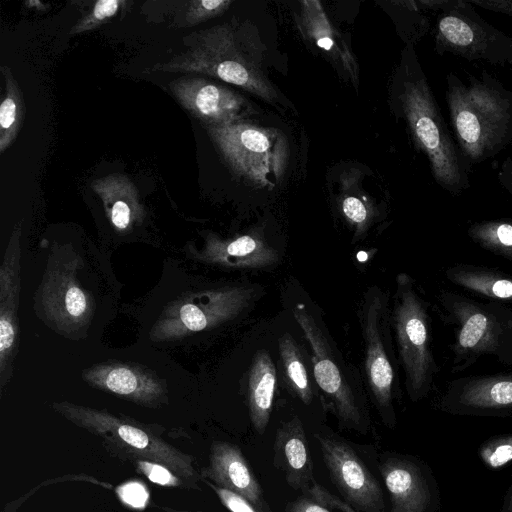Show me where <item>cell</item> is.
<instances>
[{
    "label": "cell",
    "mask_w": 512,
    "mask_h": 512,
    "mask_svg": "<svg viewBox=\"0 0 512 512\" xmlns=\"http://www.w3.org/2000/svg\"><path fill=\"white\" fill-rule=\"evenodd\" d=\"M445 100L455 141L472 166L498 155L512 142V92L486 71L446 77Z\"/></svg>",
    "instance_id": "obj_1"
},
{
    "label": "cell",
    "mask_w": 512,
    "mask_h": 512,
    "mask_svg": "<svg viewBox=\"0 0 512 512\" xmlns=\"http://www.w3.org/2000/svg\"><path fill=\"white\" fill-rule=\"evenodd\" d=\"M436 311L452 334L450 372L461 373L483 357L512 367V308L442 289Z\"/></svg>",
    "instance_id": "obj_2"
},
{
    "label": "cell",
    "mask_w": 512,
    "mask_h": 512,
    "mask_svg": "<svg viewBox=\"0 0 512 512\" xmlns=\"http://www.w3.org/2000/svg\"><path fill=\"white\" fill-rule=\"evenodd\" d=\"M264 52L254 27L235 21L203 31L184 60L171 65L208 74L276 103L279 95L265 71Z\"/></svg>",
    "instance_id": "obj_3"
},
{
    "label": "cell",
    "mask_w": 512,
    "mask_h": 512,
    "mask_svg": "<svg viewBox=\"0 0 512 512\" xmlns=\"http://www.w3.org/2000/svg\"><path fill=\"white\" fill-rule=\"evenodd\" d=\"M398 100L416 147L429 161L437 184L453 196L470 187L471 165L462 155L437 105L425 75L416 64L406 67Z\"/></svg>",
    "instance_id": "obj_4"
},
{
    "label": "cell",
    "mask_w": 512,
    "mask_h": 512,
    "mask_svg": "<svg viewBox=\"0 0 512 512\" xmlns=\"http://www.w3.org/2000/svg\"><path fill=\"white\" fill-rule=\"evenodd\" d=\"M53 410L74 425L98 436L111 454L129 461L148 460L162 464L198 488L202 479L194 458L162 439L150 426L104 409L68 401L54 402Z\"/></svg>",
    "instance_id": "obj_5"
},
{
    "label": "cell",
    "mask_w": 512,
    "mask_h": 512,
    "mask_svg": "<svg viewBox=\"0 0 512 512\" xmlns=\"http://www.w3.org/2000/svg\"><path fill=\"white\" fill-rule=\"evenodd\" d=\"M390 323L405 375L406 390L416 401L432 389L439 366L433 352L429 303L420 295L415 280L407 273L397 275Z\"/></svg>",
    "instance_id": "obj_6"
},
{
    "label": "cell",
    "mask_w": 512,
    "mask_h": 512,
    "mask_svg": "<svg viewBox=\"0 0 512 512\" xmlns=\"http://www.w3.org/2000/svg\"><path fill=\"white\" fill-rule=\"evenodd\" d=\"M207 130L234 174L249 184L271 189L283 177L289 148L279 130L244 121L207 125Z\"/></svg>",
    "instance_id": "obj_7"
},
{
    "label": "cell",
    "mask_w": 512,
    "mask_h": 512,
    "mask_svg": "<svg viewBox=\"0 0 512 512\" xmlns=\"http://www.w3.org/2000/svg\"><path fill=\"white\" fill-rule=\"evenodd\" d=\"M293 315L310 345L313 375L328 407L342 426L364 433L368 427L367 416L359 398L358 383L348 365L304 304H296Z\"/></svg>",
    "instance_id": "obj_8"
},
{
    "label": "cell",
    "mask_w": 512,
    "mask_h": 512,
    "mask_svg": "<svg viewBox=\"0 0 512 512\" xmlns=\"http://www.w3.org/2000/svg\"><path fill=\"white\" fill-rule=\"evenodd\" d=\"M358 318L364 341L366 382L383 421L391 425L399 380L390 332L389 295L377 286L369 287L360 304Z\"/></svg>",
    "instance_id": "obj_9"
},
{
    "label": "cell",
    "mask_w": 512,
    "mask_h": 512,
    "mask_svg": "<svg viewBox=\"0 0 512 512\" xmlns=\"http://www.w3.org/2000/svg\"><path fill=\"white\" fill-rule=\"evenodd\" d=\"M435 51L512 67V36L486 21L469 0H449L437 14Z\"/></svg>",
    "instance_id": "obj_10"
},
{
    "label": "cell",
    "mask_w": 512,
    "mask_h": 512,
    "mask_svg": "<svg viewBox=\"0 0 512 512\" xmlns=\"http://www.w3.org/2000/svg\"><path fill=\"white\" fill-rule=\"evenodd\" d=\"M251 286L228 285L188 293L170 303L150 332L153 341H171L214 328L238 316L249 306Z\"/></svg>",
    "instance_id": "obj_11"
},
{
    "label": "cell",
    "mask_w": 512,
    "mask_h": 512,
    "mask_svg": "<svg viewBox=\"0 0 512 512\" xmlns=\"http://www.w3.org/2000/svg\"><path fill=\"white\" fill-rule=\"evenodd\" d=\"M332 482L357 512H384V497L377 479L352 447L342 439L317 435Z\"/></svg>",
    "instance_id": "obj_12"
},
{
    "label": "cell",
    "mask_w": 512,
    "mask_h": 512,
    "mask_svg": "<svg viewBox=\"0 0 512 512\" xmlns=\"http://www.w3.org/2000/svg\"><path fill=\"white\" fill-rule=\"evenodd\" d=\"M170 87L182 106L207 125L244 121L254 113L242 95L203 78H179Z\"/></svg>",
    "instance_id": "obj_13"
},
{
    "label": "cell",
    "mask_w": 512,
    "mask_h": 512,
    "mask_svg": "<svg viewBox=\"0 0 512 512\" xmlns=\"http://www.w3.org/2000/svg\"><path fill=\"white\" fill-rule=\"evenodd\" d=\"M83 379L92 387L141 406L159 407L165 400V386L152 372L124 362H106L85 369Z\"/></svg>",
    "instance_id": "obj_14"
},
{
    "label": "cell",
    "mask_w": 512,
    "mask_h": 512,
    "mask_svg": "<svg viewBox=\"0 0 512 512\" xmlns=\"http://www.w3.org/2000/svg\"><path fill=\"white\" fill-rule=\"evenodd\" d=\"M41 305L49 320L65 331L89 322L93 301L69 265L50 269L42 283Z\"/></svg>",
    "instance_id": "obj_15"
},
{
    "label": "cell",
    "mask_w": 512,
    "mask_h": 512,
    "mask_svg": "<svg viewBox=\"0 0 512 512\" xmlns=\"http://www.w3.org/2000/svg\"><path fill=\"white\" fill-rule=\"evenodd\" d=\"M201 477L218 487L239 494L261 512H272L264 499L260 484L236 445L223 441L213 442L208 465L202 469Z\"/></svg>",
    "instance_id": "obj_16"
},
{
    "label": "cell",
    "mask_w": 512,
    "mask_h": 512,
    "mask_svg": "<svg viewBox=\"0 0 512 512\" xmlns=\"http://www.w3.org/2000/svg\"><path fill=\"white\" fill-rule=\"evenodd\" d=\"M446 384L442 403L448 409L496 411L512 408V373L468 375Z\"/></svg>",
    "instance_id": "obj_17"
},
{
    "label": "cell",
    "mask_w": 512,
    "mask_h": 512,
    "mask_svg": "<svg viewBox=\"0 0 512 512\" xmlns=\"http://www.w3.org/2000/svg\"><path fill=\"white\" fill-rule=\"evenodd\" d=\"M206 263L229 269H264L276 265L278 251L257 234H243L221 238L215 234L206 237L203 248L195 252Z\"/></svg>",
    "instance_id": "obj_18"
},
{
    "label": "cell",
    "mask_w": 512,
    "mask_h": 512,
    "mask_svg": "<svg viewBox=\"0 0 512 512\" xmlns=\"http://www.w3.org/2000/svg\"><path fill=\"white\" fill-rule=\"evenodd\" d=\"M20 227H15L0 269V372L8 370L18 340Z\"/></svg>",
    "instance_id": "obj_19"
},
{
    "label": "cell",
    "mask_w": 512,
    "mask_h": 512,
    "mask_svg": "<svg viewBox=\"0 0 512 512\" xmlns=\"http://www.w3.org/2000/svg\"><path fill=\"white\" fill-rule=\"evenodd\" d=\"M274 464L295 490L307 493L314 485L312 461L302 422L298 417L278 428L274 441Z\"/></svg>",
    "instance_id": "obj_20"
},
{
    "label": "cell",
    "mask_w": 512,
    "mask_h": 512,
    "mask_svg": "<svg viewBox=\"0 0 512 512\" xmlns=\"http://www.w3.org/2000/svg\"><path fill=\"white\" fill-rule=\"evenodd\" d=\"M299 24L305 37L314 42L332 59L339 69L347 73L356 84L357 62L348 46L329 21L319 1L308 0L300 3Z\"/></svg>",
    "instance_id": "obj_21"
},
{
    "label": "cell",
    "mask_w": 512,
    "mask_h": 512,
    "mask_svg": "<svg viewBox=\"0 0 512 512\" xmlns=\"http://www.w3.org/2000/svg\"><path fill=\"white\" fill-rule=\"evenodd\" d=\"M91 186L101 198L107 216L117 231H128L143 221L144 207L139 201L136 187L128 177L111 174L93 181Z\"/></svg>",
    "instance_id": "obj_22"
},
{
    "label": "cell",
    "mask_w": 512,
    "mask_h": 512,
    "mask_svg": "<svg viewBox=\"0 0 512 512\" xmlns=\"http://www.w3.org/2000/svg\"><path fill=\"white\" fill-rule=\"evenodd\" d=\"M453 285L482 296L488 301L512 303V276L483 265L455 263L445 269Z\"/></svg>",
    "instance_id": "obj_23"
},
{
    "label": "cell",
    "mask_w": 512,
    "mask_h": 512,
    "mask_svg": "<svg viewBox=\"0 0 512 512\" xmlns=\"http://www.w3.org/2000/svg\"><path fill=\"white\" fill-rule=\"evenodd\" d=\"M276 383V368L269 352L257 351L248 372L247 399L251 423L259 434L269 423Z\"/></svg>",
    "instance_id": "obj_24"
},
{
    "label": "cell",
    "mask_w": 512,
    "mask_h": 512,
    "mask_svg": "<svg viewBox=\"0 0 512 512\" xmlns=\"http://www.w3.org/2000/svg\"><path fill=\"white\" fill-rule=\"evenodd\" d=\"M381 474L392 501L391 512H418L420 496L418 480L403 462L388 459L380 465ZM325 504L343 512H357L346 502L329 494Z\"/></svg>",
    "instance_id": "obj_25"
},
{
    "label": "cell",
    "mask_w": 512,
    "mask_h": 512,
    "mask_svg": "<svg viewBox=\"0 0 512 512\" xmlns=\"http://www.w3.org/2000/svg\"><path fill=\"white\" fill-rule=\"evenodd\" d=\"M278 346L287 386L304 404L309 405L313 391L300 346L289 333L279 338Z\"/></svg>",
    "instance_id": "obj_26"
},
{
    "label": "cell",
    "mask_w": 512,
    "mask_h": 512,
    "mask_svg": "<svg viewBox=\"0 0 512 512\" xmlns=\"http://www.w3.org/2000/svg\"><path fill=\"white\" fill-rule=\"evenodd\" d=\"M467 235L484 250L512 261V218L473 222Z\"/></svg>",
    "instance_id": "obj_27"
},
{
    "label": "cell",
    "mask_w": 512,
    "mask_h": 512,
    "mask_svg": "<svg viewBox=\"0 0 512 512\" xmlns=\"http://www.w3.org/2000/svg\"><path fill=\"white\" fill-rule=\"evenodd\" d=\"M2 73L6 85L0 105V151L3 153L17 136L24 115V105L9 69L3 67Z\"/></svg>",
    "instance_id": "obj_28"
},
{
    "label": "cell",
    "mask_w": 512,
    "mask_h": 512,
    "mask_svg": "<svg viewBox=\"0 0 512 512\" xmlns=\"http://www.w3.org/2000/svg\"><path fill=\"white\" fill-rule=\"evenodd\" d=\"M132 464L137 472L157 485L167 488L186 487L193 489L190 484L162 464L148 460H137Z\"/></svg>",
    "instance_id": "obj_29"
},
{
    "label": "cell",
    "mask_w": 512,
    "mask_h": 512,
    "mask_svg": "<svg viewBox=\"0 0 512 512\" xmlns=\"http://www.w3.org/2000/svg\"><path fill=\"white\" fill-rule=\"evenodd\" d=\"M341 209L346 219L356 228L355 235H363L372 220V212L368 205L356 196H345Z\"/></svg>",
    "instance_id": "obj_30"
},
{
    "label": "cell",
    "mask_w": 512,
    "mask_h": 512,
    "mask_svg": "<svg viewBox=\"0 0 512 512\" xmlns=\"http://www.w3.org/2000/svg\"><path fill=\"white\" fill-rule=\"evenodd\" d=\"M232 4L230 0H196L190 3L187 20L196 24L223 13Z\"/></svg>",
    "instance_id": "obj_31"
},
{
    "label": "cell",
    "mask_w": 512,
    "mask_h": 512,
    "mask_svg": "<svg viewBox=\"0 0 512 512\" xmlns=\"http://www.w3.org/2000/svg\"><path fill=\"white\" fill-rule=\"evenodd\" d=\"M121 3L122 2L118 0H100L96 2L92 12L76 27L77 32L91 29L106 19L114 16Z\"/></svg>",
    "instance_id": "obj_32"
},
{
    "label": "cell",
    "mask_w": 512,
    "mask_h": 512,
    "mask_svg": "<svg viewBox=\"0 0 512 512\" xmlns=\"http://www.w3.org/2000/svg\"><path fill=\"white\" fill-rule=\"evenodd\" d=\"M206 483L216 493L222 505L230 512H261L239 494L218 487L207 480Z\"/></svg>",
    "instance_id": "obj_33"
},
{
    "label": "cell",
    "mask_w": 512,
    "mask_h": 512,
    "mask_svg": "<svg viewBox=\"0 0 512 512\" xmlns=\"http://www.w3.org/2000/svg\"><path fill=\"white\" fill-rule=\"evenodd\" d=\"M474 6L512 18V0H469Z\"/></svg>",
    "instance_id": "obj_34"
},
{
    "label": "cell",
    "mask_w": 512,
    "mask_h": 512,
    "mask_svg": "<svg viewBox=\"0 0 512 512\" xmlns=\"http://www.w3.org/2000/svg\"><path fill=\"white\" fill-rule=\"evenodd\" d=\"M286 512H331L326 506L316 502L312 498L302 497L289 503Z\"/></svg>",
    "instance_id": "obj_35"
},
{
    "label": "cell",
    "mask_w": 512,
    "mask_h": 512,
    "mask_svg": "<svg viewBox=\"0 0 512 512\" xmlns=\"http://www.w3.org/2000/svg\"><path fill=\"white\" fill-rule=\"evenodd\" d=\"M497 179L501 187L512 196V159L506 158L497 172Z\"/></svg>",
    "instance_id": "obj_36"
},
{
    "label": "cell",
    "mask_w": 512,
    "mask_h": 512,
    "mask_svg": "<svg viewBox=\"0 0 512 512\" xmlns=\"http://www.w3.org/2000/svg\"><path fill=\"white\" fill-rule=\"evenodd\" d=\"M512 459V445L503 444L498 446L489 457V463L493 467L501 466Z\"/></svg>",
    "instance_id": "obj_37"
}]
</instances>
